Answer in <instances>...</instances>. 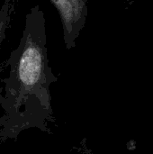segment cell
<instances>
[{"mask_svg": "<svg viewBox=\"0 0 153 154\" xmlns=\"http://www.w3.org/2000/svg\"><path fill=\"white\" fill-rule=\"evenodd\" d=\"M6 64L8 75L0 87V142L16 139L31 128L49 133L54 119L50 86L58 78L49 64L45 14L40 5L27 13L19 44Z\"/></svg>", "mask_w": 153, "mask_h": 154, "instance_id": "1", "label": "cell"}, {"mask_svg": "<svg viewBox=\"0 0 153 154\" xmlns=\"http://www.w3.org/2000/svg\"><path fill=\"white\" fill-rule=\"evenodd\" d=\"M56 8L63 30L67 51L76 46V41L84 29L88 14V0H50Z\"/></svg>", "mask_w": 153, "mask_h": 154, "instance_id": "2", "label": "cell"}, {"mask_svg": "<svg viewBox=\"0 0 153 154\" xmlns=\"http://www.w3.org/2000/svg\"><path fill=\"white\" fill-rule=\"evenodd\" d=\"M15 8V0H5L0 8V56L1 47L6 37V31L10 26L12 14Z\"/></svg>", "mask_w": 153, "mask_h": 154, "instance_id": "3", "label": "cell"}]
</instances>
